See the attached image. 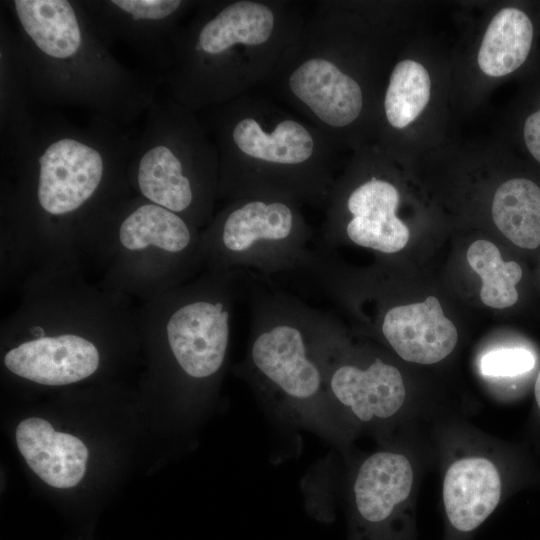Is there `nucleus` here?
Returning <instances> with one entry per match:
<instances>
[{
	"mask_svg": "<svg viewBox=\"0 0 540 540\" xmlns=\"http://www.w3.org/2000/svg\"><path fill=\"white\" fill-rule=\"evenodd\" d=\"M501 495V476L488 458L462 457L445 472L443 505L449 522L461 532L479 527L495 510Z\"/></svg>",
	"mask_w": 540,
	"mask_h": 540,
	"instance_id": "nucleus-15",
	"label": "nucleus"
},
{
	"mask_svg": "<svg viewBox=\"0 0 540 540\" xmlns=\"http://www.w3.org/2000/svg\"><path fill=\"white\" fill-rule=\"evenodd\" d=\"M250 330L244 376L273 410L344 445L349 426L330 401L314 339L317 310L246 271Z\"/></svg>",
	"mask_w": 540,
	"mask_h": 540,
	"instance_id": "nucleus-5",
	"label": "nucleus"
},
{
	"mask_svg": "<svg viewBox=\"0 0 540 540\" xmlns=\"http://www.w3.org/2000/svg\"><path fill=\"white\" fill-rule=\"evenodd\" d=\"M89 235L110 237L132 261H157L168 288L177 287L204 264L200 229L139 195L109 207Z\"/></svg>",
	"mask_w": 540,
	"mask_h": 540,
	"instance_id": "nucleus-9",
	"label": "nucleus"
},
{
	"mask_svg": "<svg viewBox=\"0 0 540 540\" xmlns=\"http://www.w3.org/2000/svg\"><path fill=\"white\" fill-rule=\"evenodd\" d=\"M398 189L389 181L371 177L352 188L347 195L330 190L325 218H347L322 222L317 247L328 250L348 240L360 247L384 254L401 251L408 243L409 229L397 216Z\"/></svg>",
	"mask_w": 540,
	"mask_h": 540,
	"instance_id": "nucleus-10",
	"label": "nucleus"
},
{
	"mask_svg": "<svg viewBox=\"0 0 540 540\" xmlns=\"http://www.w3.org/2000/svg\"><path fill=\"white\" fill-rule=\"evenodd\" d=\"M535 398L540 409V371L535 382Z\"/></svg>",
	"mask_w": 540,
	"mask_h": 540,
	"instance_id": "nucleus-24",
	"label": "nucleus"
},
{
	"mask_svg": "<svg viewBox=\"0 0 540 540\" xmlns=\"http://www.w3.org/2000/svg\"><path fill=\"white\" fill-rule=\"evenodd\" d=\"M414 469L403 453L379 450L365 458L351 484L356 540H383V533L410 497Z\"/></svg>",
	"mask_w": 540,
	"mask_h": 540,
	"instance_id": "nucleus-12",
	"label": "nucleus"
},
{
	"mask_svg": "<svg viewBox=\"0 0 540 540\" xmlns=\"http://www.w3.org/2000/svg\"><path fill=\"white\" fill-rule=\"evenodd\" d=\"M208 110L205 127L219 157L218 198L325 204L333 186L326 133L245 94Z\"/></svg>",
	"mask_w": 540,
	"mask_h": 540,
	"instance_id": "nucleus-4",
	"label": "nucleus"
},
{
	"mask_svg": "<svg viewBox=\"0 0 540 540\" xmlns=\"http://www.w3.org/2000/svg\"><path fill=\"white\" fill-rule=\"evenodd\" d=\"M96 31L109 45L130 46L155 69H169L172 39L195 2L184 0H81Z\"/></svg>",
	"mask_w": 540,
	"mask_h": 540,
	"instance_id": "nucleus-11",
	"label": "nucleus"
},
{
	"mask_svg": "<svg viewBox=\"0 0 540 540\" xmlns=\"http://www.w3.org/2000/svg\"><path fill=\"white\" fill-rule=\"evenodd\" d=\"M18 449L28 466L45 483L70 488L83 478L88 450L77 437L57 432L41 418H28L16 429Z\"/></svg>",
	"mask_w": 540,
	"mask_h": 540,
	"instance_id": "nucleus-16",
	"label": "nucleus"
},
{
	"mask_svg": "<svg viewBox=\"0 0 540 540\" xmlns=\"http://www.w3.org/2000/svg\"><path fill=\"white\" fill-rule=\"evenodd\" d=\"M30 339L11 348L4 364L13 374L32 382L61 386L82 381L96 372L100 355L94 342L76 332L46 333L31 328Z\"/></svg>",
	"mask_w": 540,
	"mask_h": 540,
	"instance_id": "nucleus-13",
	"label": "nucleus"
},
{
	"mask_svg": "<svg viewBox=\"0 0 540 540\" xmlns=\"http://www.w3.org/2000/svg\"><path fill=\"white\" fill-rule=\"evenodd\" d=\"M533 25L520 9L507 7L491 20L484 34L478 64L488 76L512 73L526 60L533 40Z\"/></svg>",
	"mask_w": 540,
	"mask_h": 540,
	"instance_id": "nucleus-17",
	"label": "nucleus"
},
{
	"mask_svg": "<svg viewBox=\"0 0 540 540\" xmlns=\"http://www.w3.org/2000/svg\"><path fill=\"white\" fill-rule=\"evenodd\" d=\"M380 333L400 358L422 365L446 358L458 339L455 325L434 296L423 302L390 306L383 314Z\"/></svg>",
	"mask_w": 540,
	"mask_h": 540,
	"instance_id": "nucleus-14",
	"label": "nucleus"
},
{
	"mask_svg": "<svg viewBox=\"0 0 540 540\" xmlns=\"http://www.w3.org/2000/svg\"><path fill=\"white\" fill-rule=\"evenodd\" d=\"M305 24L301 12L286 2L197 3L172 39L163 75L170 98L196 113L244 95L274 74Z\"/></svg>",
	"mask_w": 540,
	"mask_h": 540,
	"instance_id": "nucleus-3",
	"label": "nucleus"
},
{
	"mask_svg": "<svg viewBox=\"0 0 540 540\" xmlns=\"http://www.w3.org/2000/svg\"><path fill=\"white\" fill-rule=\"evenodd\" d=\"M134 140L94 115L78 126L36 113L1 130L2 214L17 232L87 235L97 218L131 196L127 164Z\"/></svg>",
	"mask_w": 540,
	"mask_h": 540,
	"instance_id": "nucleus-1",
	"label": "nucleus"
},
{
	"mask_svg": "<svg viewBox=\"0 0 540 540\" xmlns=\"http://www.w3.org/2000/svg\"><path fill=\"white\" fill-rule=\"evenodd\" d=\"M534 365V355L519 347L491 350L480 360L481 373L489 377L520 375L530 371Z\"/></svg>",
	"mask_w": 540,
	"mask_h": 540,
	"instance_id": "nucleus-22",
	"label": "nucleus"
},
{
	"mask_svg": "<svg viewBox=\"0 0 540 540\" xmlns=\"http://www.w3.org/2000/svg\"><path fill=\"white\" fill-rule=\"evenodd\" d=\"M467 260L482 279L480 298L485 305L503 309L517 302L516 284L522 277L518 263L505 262L498 247L487 240L473 242L467 250Z\"/></svg>",
	"mask_w": 540,
	"mask_h": 540,
	"instance_id": "nucleus-20",
	"label": "nucleus"
},
{
	"mask_svg": "<svg viewBox=\"0 0 540 540\" xmlns=\"http://www.w3.org/2000/svg\"><path fill=\"white\" fill-rule=\"evenodd\" d=\"M431 81L427 70L418 62H398L389 78L384 97L388 123L402 129L413 122L430 99Z\"/></svg>",
	"mask_w": 540,
	"mask_h": 540,
	"instance_id": "nucleus-21",
	"label": "nucleus"
},
{
	"mask_svg": "<svg viewBox=\"0 0 540 540\" xmlns=\"http://www.w3.org/2000/svg\"><path fill=\"white\" fill-rule=\"evenodd\" d=\"M4 6L34 99L81 106L121 127L155 101V84L113 56L81 0H10Z\"/></svg>",
	"mask_w": 540,
	"mask_h": 540,
	"instance_id": "nucleus-2",
	"label": "nucleus"
},
{
	"mask_svg": "<svg viewBox=\"0 0 540 540\" xmlns=\"http://www.w3.org/2000/svg\"><path fill=\"white\" fill-rule=\"evenodd\" d=\"M33 94L13 27L0 20V131L27 120Z\"/></svg>",
	"mask_w": 540,
	"mask_h": 540,
	"instance_id": "nucleus-19",
	"label": "nucleus"
},
{
	"mask_svg": "<svg viewBox=\"0 0 540 540\" xmlns=\"http://www.w3.org/2000/svg\"><path fill=\"white\" fill-rule=\"evenodd\" d=\"M300 205L274 198L227 202L201 232L209 270L300 273L313 246V231Z\"/></svg>",
	"mask_w": 540,
	"mask_h": 540,
	"instance_id": "nucleus-7",
	"label": "nucleus"
},
{
	"mask_svg": "<svg viewBox=\"0 0 540 540\" xmlns=\"http://www.w3.org/2000/svg\"><path fill=\"white\" fill-rule=\"evenodd\" d=\"M127 164L132 191L198 227L213 218L219 190L216 145L195 112L157 98Z\"/></svg>",
	"mask_w": 540,
	"mask_h": 540,
	"instance_id": "nucleus-6",
	"label": "nucleus"
},
{
	"mask_svg": "<svg viewBox=\"0 0 540 540\" xmlns=\"http://www.w3.org/2000/svg\"><path fill=\"white\" fill-rule=\"evenodd\" d=\"M314 339L330 401L348 426H380L400 413L407 390L396 366L376 356L354 360L337 324L319 310Z\"/></svg>",
	"mask_w": 540,
	"mask_h": 540,
	"instance_id": "nucleus-8",
	"label": "nucleus"
},
{
	"mask_svg": "<svg viewBox=\"0 0 540 540\" xmlns=\"http://www.w3.org/2000/svg\"><path fill=\"white\" fill-rule=\"evenodd\" d=\"M492 217L497 228L515 245L535 249L540 245V187L515 178L495 192Z\"/></svg>",
	"mask_w": 540,
	"mask_h": 540,
	"instance_id": "nucleus-18",
	"label": "nucleus"
},
{
	"mask_svg": "<svg viewBox=\"0 0 540 540\" xmlns=\"http://www.w3.org/2000/svg\"><path fill=\"white\" fill-rule=\"evenodd\" d=\"M524 140L529 152L540 163V108L526 119Z\"/></svg>",
	"mask_w": 540,
	"mask_h": 540,
	"instance_id": "nucleus-23",
	"label": "nucleus"
}]
</instances>
